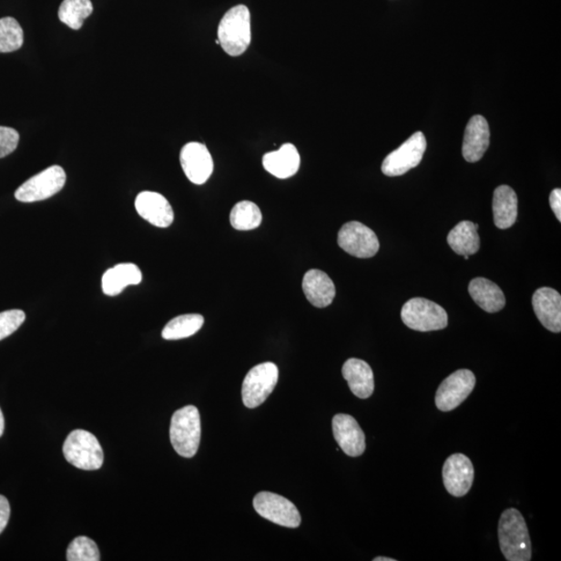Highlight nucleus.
I'll return each instance as SVG.
<instances>
[{"mask_svg":"<svg viewBox=\"0 0 561 561\" xmlns=\"http://www.w3.org/2000/svg\"><path fill=\"white\" fill-rule=\"evenodd\" d=\"M498 537L502 555L508 561H529L533 547L525 519L515 508L502 513L498 524Z\"/></svg>","mask_w":561,"mask_h":561,"instance_id":"f257e3e1","label":"nucleus"},{"mask_svg":"<svg viewBox=\"0 0 561 561\" xmlns=\"http://www.w3.org/2000/svg\"><path fill=\"white\" fill-rule=\"evenodd\" d=\"M250 14L246 5H236L221 18L218 29L219 46L229 56H240L250 44Z\"/></svg>","mask_w":561,"mask_h":561,"instance_id":"f03ea898","label":"nucleus"},{"mask_svg":"<svg viewBox=\"0 0 561 561\" xmlns=\"http://www.w3.org/2000/svg\"><path fill=\"white\" fill-rule=\"evenodd\" d=\"M169 438L179 455L188 459L196 455L201 441V418L194 405H187L174 413Z\"/></svg>","mask_w":561,"mask_h":561,"instance_id":"7ed1b4c3","label":"nucleus"},{"mask_svg":"<svg viewBox=\"0 0 561 561\" xmlns=\"http://www.w3.org/2000/svg\"><path fill=\"white\" fill-rule=\"evenodd\" d=\"M63 453L72 466L94 471L102 467L105 454L97 438L83 430L70 433L63 446Z\"/></svg>","mask_w":561,"mask_h":561,"instance_id":"20e7f679","label":"nucleus"},{"mask_svg":"<svg viewBox=\"0 0 561 561\" xmlns=\"http://www.w3.org/2000/svg\"><path fill=\"white\" fill-rule=\"evenodd\" d=\"M402 320L405 326L418 332L439 331L448 324L445 309L423 298L405 302L402 309Z\"/></svg>","mask_w":561,"mask_h":561,"instance_id":"39448f33","label":"nucleus"},{"mask_svg":"<svg viewBox=\"0 0 561 561\" xmlns=\"http://www.w3.org/2000/svg\"><path fill=\"white\" fill-rule=\"evenodd\" d=\"M279 369L271 362L250 369L242 382V402L249 409L260 407L277 386Z\"/></svg>","mask_w":561,"mask_h":561,"instance_id":"423d86ee","label":"nucleus"},{"mask_svg":"<svg viewBox=\"0 0 561 561\" xmlns=\"http://www.w3.org/2000/svg\"><path fill=\"white\" fill-rule=\"evenodd\" d=\"M67 176L60 166H53L26 181L15 193V198L22 203H34L46 200L65 187Z\"/></svg>","mask_w":561,"mask_h":561,"instance_id":"0eeeda50","label":"nucleus"},{"mask_svg":"<svg viewBox=\"0 0 561 561\" xmlns=\"http://www.w3.org/2000/svg\"><path fill=\"white\" fill-rule=\"evenodd\" d=\"M426 150V138L418 131L382 161V171L389 177L402 176L419 166Z\"/></svg>","mask_w":561,"mask_h":561,"instance_id":"6e6552de","label":"nucleus"},{"mask_svg":"<svg viewBox=\"0 0 561 561\" xmlns=\"http://www.w3.org/2000/svg\"><path fill=\"white\" fill-rule=\"evenodd\" d=\"M255 511L262 518L277 525L288 528H298L301 518L297 506L291 501L270 492H261L254 498Z\"/></svg>","mask_w":561,"mask_h":561,"instance_id":"1a4fd4ad","label":"nucleus"},{"mask_svg":"<svg viewBox=\"0 0 561 561\" xmlns=\"http://www.w3.org/2000/svg\"><path fill=\"white\" fill-rule=\"evenodd\" d=\"M475 385L474 373L460 369L441 382L435 394V405L442 412L453 411L467 400Z\"/></svg>","mask_w":561,"mask_h":561,"instance_id":"9d476101","label":"nucleus"},{"mask_svg":"<svg viewBox=\"0 0 561 561\" xmlns=\"http://www.w3.org/2000/svg\"><path fill=\"white\" fill-rule=\"evenodd\" d=\"M338 245L346 253L364 260L373 257L380 250L378 236L360 221H350L342 226L338 233Z\"/></svg>","mask_w":561,"mask_h":561,"instance_id":"9b49d317","label":"nucleus"},{"mask_svg":"<svg viewBox=\"0 0 561 561\" xmlns=\"http://www.w3.org/2000/svg\"><path fill=\"white\" fill-rule=\"evenodd\" d=\"M443 483L454 497H464L474 481V467L468 456L462 454L450 455L443 466Z\"/></svg>","mask_w":561,"mask_h":561,"instance_id":"f8f14e48","label":"nucleus"},{"mask_svg":"<svg viewBox=\"0 0 561 561\" xmlns=\"http://www.w3.org/2000/svg\"><path fill=\"white\" fill-rule=\"evenodd\" d=\"M180 162L184 174L190 182L201 186L209 179L213 172L211 154L203 144L189 143L182 148Z\"/></svg>","mask_w":561,"mask_h":561,"instance_id":"ddd939ff","label":"nucleus"},{"mask_svg":"<svg viewBox=\"0 0 561 561\" xmlns=\"http://www.w3.org/2000/svg\"><path fill=\"white\" fill-rule=\"evenodd\" d=\"M332 426L335 440L346 455L357 457L364 454L365 434L356 419L351 415L337 414L332 421Z\"/></svg>","mask_w":561,"mask_h":561,"instance_id":"4468645a","label":"nucleus"},{"mask_svg":"<svg viewBox=\"0 0 561 561\" xmlns=\"http://www.w3.org/2000/svg\"><path fill=\"white\" fill-rule=\"evenodd\" d=\"M136 209L140 217L153 226L168 228L174 220V211L167 199L154 191H143L136 199Z\"/></svg>","mask_w":561,"mask_h":561,"instance_id":"2eb2a0df","label":"nucleus"},{"mask_svg":"<svg viewBox=\"0 0 561 561\" xmlns=\"http://www.w3.org/2000/svg\"><path fill=\"white\" fill-rule=\"evenodd\" d=\"M533 306L537 320L552 333L561 332L560 293L549 287L538 288L533 297Z\"/></svg>","mask_w":561,"mask_h":561,"instance_id":"dca6fc26","label":"nucleus"},{"mask_svg":"<svg viewBox=\"0 0 561 561\" xmlns=\"http://www.w3.org/2000/svg\"><path fill=\"white\" fill-rule=\"evenodd\" d=\"M490 145L488 121L481 115L471 117L464 130L463 157L468 162H477L484 158Z\"/></svg>","mask_w":561,"mask_h":561,"instance_id":"f3484780","label":"nucleus"},{"mask_svg":"<svg viewBox=\"0 0 561 561\" xmlns=\"http://www.w3.org/2000/svg\"><path fill=\"white\" fill-rule=\"evenodd\" d=\"M302 291L307 300L316 308H326L333 302L336 288L333 280L319 270L306 272L302 279Z\"/></svg>","mask_w":561,"mask_h":561,"instance_id":"a211bd4d","label":"nucleus"},{"mask_svg":"<svg viewBox=\"0 0 561 561\" xmlns=\"http://www.w3.org/2000/svg\"><path fill=\"white\" fill-rule=\"evenodd\" d=\"M342 375L352 393L361 400H367L374 391V376L371 366L365 361L352 358L345 362Z\"/></svg>","mask_w":561,"mask_h":561,"instance_id":"6ab92c4d","label":"nucleus"},{"mask_svg":"<svg viewBox=\"0 0 561 561\" xmlns=\"http://www.w3.org/2000/svg\"><path fill=\"white\" fill-rule=\"evenodd\" d=\"M262 162L270 174L279 179H287L298 173L301 158L297 148L284 144L279 150L265 154Z\"/></svg>","mask_w":561,"mask_h":561,"instance_id":"aec40b11","label":"nucleus"},{"mask_svg":"<svg viewBox=\"0 0 561 561\" xmlns=\"http://www.w3.org/2000/svg\"><path fill=\"white\" fill-rule=\"evenodd\" d=\"M142 271L134 263H122L109 269L102 277V291L108 297H116L125 288L142 282Z\"/></svg>","mask_w":561,"mask_h":561,"instance_id":"412c9836","label":"nucleus"},{"mask_svg":"<svg viewBox=\"0 0 561 561\" xmlns=\"http://www.w3.org/2000/svg\"><path fill=\"white\" fill-rule=\"evenodd\" d=\"M494 223L501 230L511 228L518 218V197L511 187L501 186L494 191Z\"/></svg>","mask_w":561,"mask_h":561,"instance_id":"4be33fe9","label":"nucleus"},{"mask_svg":"<svg viewBox=\"0 0 561 561\" xmlns=\"http://www.w3.org/2000/svg\"><path fill=\"white\" fill-rule=\"evenodd\" d=\"M469 293L472 300L488 313H496L505 306L504 291L497 284L484 278H476L469 284Z\"/></svg>","mask_w":561,"mask_h":561,"instance_id":"5701e85b","label":"nucleus"},{"mask_svg":"<svg viewBox=\"0 0 561 561\" xmlns=\"http://www.w3.org/2000/svg\"><path fill=\"white\" fill-rule=\"evenodd\" d=\"M479 226L469 220L457 224L447 236V242L457 255L470 256L478 252L481 239L477 233Z\"/></svg>","mask_w":561,"mask_h":561,"instance_id":"b1692460","label":"nucleus"},{"mask_svg":"<svg viewBox=\"0 0 561 561\" xmlns=\"http://www.w3.org/2000/svg\"><path fill=\"white\" fill-rule=\"evenodd\" d=\"M204 324V317L200 314H186L175 317L162 330V338L166 341H179L198 333Z\"/></svg>","mask_w":561,"mask_h":561,"instance_id":"393cba45","label":"nucleus"},{"mask_svg":"<svg viewBox=\"0 0 561 561\" xmlns=\"http://www.w3.org/2000/svg\"><path fill=\"white\" fill-rule=\"evenodd\" d=\"M92 13L93 4L91 0H64L60 9H58V18L64 25L74 29V31H78Z\"/></svg>","mask_w":561,"mask_h":561,"instance_id":"a878e982","label":"nucleus"},{"mask_svg":"<svg viewBox=\"0 0 561 561\" xmlns=\"http://www.w3.org/2000/svg\"><path fill=\"white\" fill-rule=\"evenodd\" d=\"M261 221L260 209L250 201H241L236 204L230 213V223L236 230H253L260 226Z\"/></svg>","mask_w":561,"mask_h":561,"instance_id":"bb28decb","label":"nucleus"},{"mask_svg":"<svg viewBox=\"0 0 561 561\" xmlns=\"http://www.w3.org/2000/svg\"><path fill=\"white\" fill-rule=\"evenodd\" d=\"M24 29L16 19L5 17L0 19V54H9L24 46Z\"/></svg>","mask_w":561,"mask_h":561,"instance_id":"cd10ccee","label":"nucleus"},{"mask_svg":"<svg viewBox=\"0 0 561 561\" xmlns=\"http://www.w3.org/2000/svg\"><path fill=\"white\" fill-rule=\"evenodd\" d=\"M69 561H99L100 553L97 545L91 538L78 536L74 540L67 550Z\"/></svg>","mask_w":561,"mask_h":561,"instance_id":"c85d7f7f","label":"nucleus"},{"mask_svg":"<svg viewBox=\"0 0 561 561\" xmlns=\"http://www.w3.org/2000/svg\"><path fill=\"white\" fill-rule=\"evenodd\" d=\"M26 321V313L22 310H9L0 313V342L11 336Z\"/></svg>","mask_w":561,"mask_h":561,"instance_id":"c756f323","label":"nucleus"},{"mask_svg":"<svg viewBox=\"0 0 561 561\" xmlns=\"http://www.w3.org/2000/svg\"><path fill=\"white\" fill-rule=\"evenodd\" d=\"M20 136L17 130L0 127V158H4L17 149Z\"/></svg>","mask_w":561,"mask_h":561,"instance_id":"7c9ffc66","label":"nucleus"},{"mask_svg":"<svg viewBox=\"0 0 561 561\" xmlns=\"http://www.w3.org/2000/svg\"><path fill=\"white\" fill-rule=\"evenodd\" d=\"M11 507L9 501L0 495V534L3 533L7 525V523H9Z\"/></svg>","mask_w":561,"mask_h":561,"instance_id":"2f4dec72","label":"nucleus"},{"mask_svg":"<svg viewBox=\"0 0 561 561\" xmlns=\"http://www.w3.org/2000/svg\"><path fill=\"white\" fill-rule=\"evenodd\" d=\"M550 205L553 212L559 221H561V189H556L552 190L550 195Z\"/></svg>","mask_w":561,"mask_h":561,"instance_id":"473e14b6","label":"nucleus"},{"mask_svg":"<svg viewBox=\"0 0 561 561\" xmlns=\"http://www.w3.org/2000/svg\"><path fill=\"white\" fill-rule=\"evenodd\" d=\"M4 431H5V418H4L2 409H0V437H2Z\"/></svg>","mask_w":561,"mask_h":561,"instance_id":"72a5a7b5","label":"nucleus"},{"mask_svg":"<svg viewBox=\"0 0 561 561\" xmlns=\"http://www.w3.org/2000/svg\"><path fill=\"white\" fill-rule=\"evenodd\" d=\"M395 560H396V559H393V558H390V557H382V556H380V557H375V558L373 559V561H395Z\"/></svg>","mask_w":561,"mask_h":561,"instance_id":"f704fd0d","label":"nucleus"},{"mask_svg":"<svg viewBox=\"0 0 561 561\" xmlns=\"http://www.w3.org/2000/svg\"><path fill=\"white\" fill-rule=\"evenodd\" d=\"M464 260H469V256L468 255L464 256Z\"/></svg>","mask_w":561,"mask_h":561,"instance_id":"c9c22d12","label":"nucleus"}]
</instances>
